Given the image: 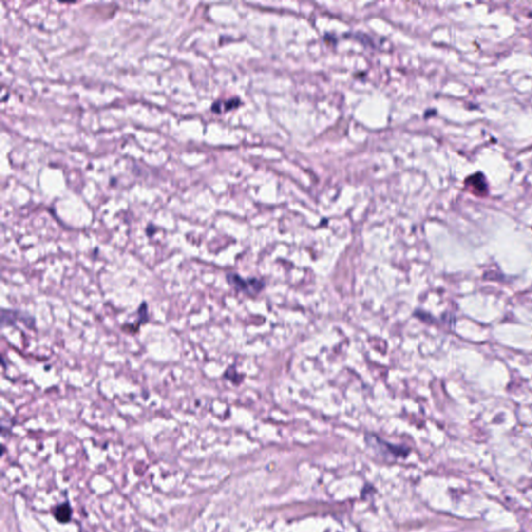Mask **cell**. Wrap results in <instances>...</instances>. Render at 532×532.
Returning <instances> with one entry per match:
<instances>
[{"mask_svg": "<svg viewBox=\"0 0 532 532\" xmlns=\"http://www.w3.org/2000/svg\"><path fill=\"white\" fill-rule=\"evenodd\" d=\"M239 104L240 101L238 98L230 99L228 101H217V102H214L212 106H211V111L216 114H222L231 111V109L237 107Z\"/></svg>", "mask_w": 532, "mask_h": 532, "instance_id": "3957f363", "label": "cell"}, {"mask_svg": "<svg viewBox=\"0 0 532 532\" xmlns=\"http://www.w3.org/2000/svg\"><path fill=\"white\" fill-rule=\"evenodd\" d=\"M17 322H22L29 328H31V330L35 328V324H36L35 318L31 315L27 314V313L16 311V310H4V309L2 310V313H1L2 327L14 325Z\"/></svg>", "mask_w": 532, "mask_h": 532, "instance_id": "7a4b0ae2", "label": "cell"}, {"mask_svg": "<svg viewBox=\"0 0 532 532\" xmlns=\"http://www.w3.org/2000/svg\"><path fill=\"white\" fill-rule=\"evenodd\" d=\"M155 232H156V228H155V227H153L152 225L148 226V228H147V234H148V236H153V234H154Z\"/></svg>", "mask_w": 532, "mask_h": 532, "instance_id": "52a82bcc", "label": "cell"}, {"mask_svg": "<svg viewBox=\"0 0 532 532\" xmlns=\"http://www.w3.org/2000/svg\"><path fill=\"white\" fill-rule=\"evenodd\" d=\"M227 281H228V283L234 289H236L237 291L245 292L249 295L258 293L263 287V283L260 280H258L256 278L244 279L239 275H237V273H233V272L227 275Z\"/></svg>", "mask_w": 532, "mask_h": 532, "instance_id": "6da1fadb", "label": "cell"}, {"mask_svg": "<svg viewBox=\"0 0 532 532\" xmlns=\"http://www.w3.org/2000/svg\"><path fill=\"white\" fill-rule=\"evenodd\" d=\"M469 179L472 180V182L469 183V184H470L473 187V190H475V192L476 191H479V192L486 191L487 185H486V182L483 181V177H481V176H473V177L469 178Z\"/></svg>", "mask_w": 532, "mask_h": 532, "instance_id": "5b68a950", "label": "cell"}, {"mask_svg": "<svg viewBox=\"0 0 532 532\" xmlns=\"http://www.w3.org/2000/svg\"><path fill=\"white\" fill-rule=\"evenodd\" d=\"M137 323H138V326L140 324H145L149 322V315H148V309H147V304L146 303H143L142 304L139 306V309L137 311Z\"/></svg>", "mask_w": 532, "mask_h": 532, "instance_id": "8992f818", "label": "cell"}, {"mask_svg": "<svg viewBox=\"0 0 532 532\" xmlns=\"http://www.w3.org/2000/svg\"><path fill=\"white\" fill-rule=\"evenodd\" d=\"M71 515H72V510H71V506H70L68 502L59 504L58 506L56 507V511H54V517H56V519L60 523L69 522L70 520H71Z\"/></svg>", "mask_w": 532, "mask_h": 532, "instance_id": "277c9868", "label": "cell"}]
</instances>
